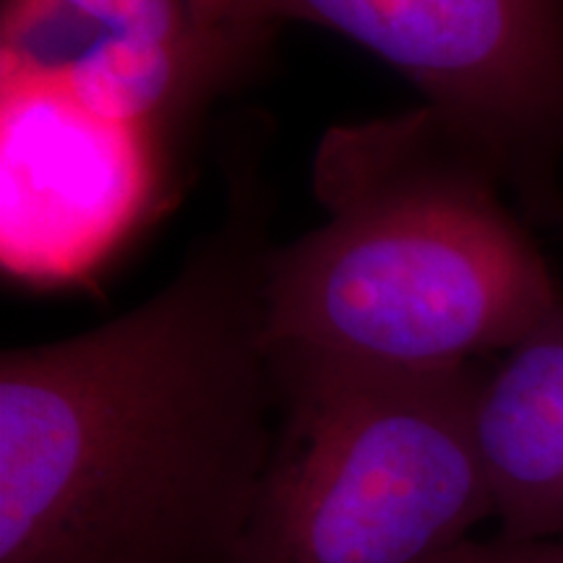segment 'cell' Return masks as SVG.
<instances>
[{
    "label": "cell",
    "instance_id": "obj_3",
    "mask_svg": "<svg viewBox=\"0 0 563 563\" xmlns=\"http://www.w3.org/2000/svg\"><path fill=\"white\" fill-rule=\"evenodd\" d=\"M272 350L277 439L238 563H441L496 517L475 428L483 363Z\"/></svg>",
    "mask_w": 563,
    "mask_h": 563
},
{
    "label": "cell",
    "instance_id": "obj_7",
    "mask_svg": "<svg viewBox=\"0 0 563 563\" xmlns=\"http://www.w3.org/2000/svg\"><path fill=\"white\" fill-rule=\"evenodd\" d=\"M441 563H563V538H473Z\"/></svg>",
    "mask_w": 563,
    "mask_h": 563
},
{
    "label": "cell",
    "instance_id": "obj_5",
    "mask_svg": "<svg viewBox=\"0 0 563 563\" xmlns=\"http://www.w3.org/2000/svg\"><path fill=\"white\" fill-rule=\"evenodd\" d=\"M272 40L207 0H3L0 16L5 89L152 146L256 76Z\"/></svg>",
    "mask_w": 563,
    "mask_h": 563
},
{
    "label": "cell",
    "instance_id": "obj_6",
    "mask_svg": "<svg viewBox=\"0 0 563 563\" xmlns=\"http://www.w3.org/2000/svg\"><path fill=\"white\" fill-rule=\"evenodd\" d=\"M477 443L506 538H563V313L483 363Z\"/></svg>",
    "mask_w": 563,
    "mask_h": 563
},
{
    "label": "cell",
    "instance_id": "obj_1",
    "mask_svg": "<svg viewBox=\"0 0 563 563\" xmlns=\"http://www.w3.org/2000/svg\"><path fill=\"white\" fill-rule=\"evenodd\" d=\"M232 123L220 220L115 319L0 355V563H238L269 470L277 199Z\"/></svg>",
    "mask_w": 563,
    "mask_h": 563
},
{
    "label": "cell",
    "instance_id": "obj_2",
    "mask_svg": "<svg viewBox=\"0 0 563 563\" xmlns=\"http://www.w3.org/2000/svg\"><path fill=\"white\" fill-rule=\"evenodd\" d=\"M313 191L327 222L269 256L272 347L452 371L496 361L563 313L504 173L431 104L329 129Z\"/></svg>",
    "mask_w": 563,
    "mask_h": 563
},
{
    "label": "cell",
    "instance_id": "obj_4",
    "mask_svg": "<svg viewBox=\"0 0 563 563\" xmlns=\"http://www.w3.org/2000/svg\"><path fill=\"white\" fill-rule=\"evenodd\" d=\"M245 30L323 26L389 63L563 230V0H207Z\"/></svg>",
    "mask_w": 563,
    "mask_h": 563
}]
</instances>
